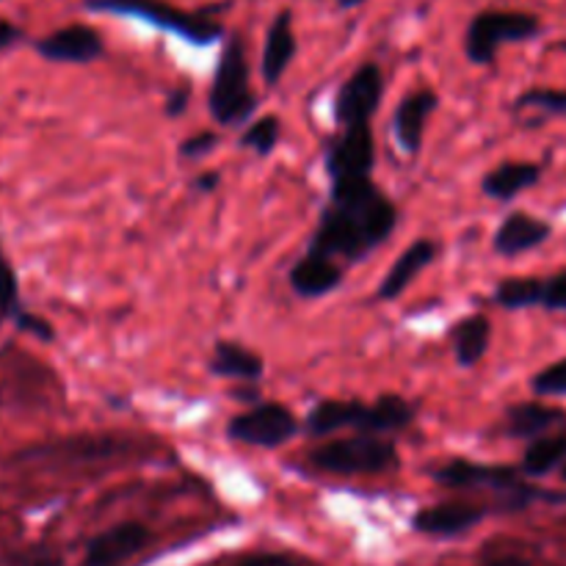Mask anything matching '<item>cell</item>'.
Returning a JSON list of instances; mask_svg holds the SVG:
<instances>
[{
	"label": "cell",
	"mask_w": 566,
	"mask_h": 566,
	"mask_svg": "<svg viewBox=\"0 0 566 566\" xmlns=\"http://www.w3.org/2000/svg\"><path fill=\"white\" fill-rule=\"evenodd\" d=\"M396 227L398 205L374 177H343L329 180V199L307 249L343 265H357L385 247Z\"/></svg>",
	"instance_id": "1"
},
{
	"label": "cell",
	"mask_w": 566,
	"mask_h": 566,
	"mask_svg": "<svg viewBox=\"0 0 566 566\" xmlns=\"http://www.w3.org/2000/svg\"><path fill=\"white\" fill-rule=\"evenodd\" d=\"M415 418H418V409L396 392H385L374 403L357 401V398L352 401L324 398L310 409L302 429L315 440L335 437L337 431L346 429L359 431V434H398V431H407Z\"/></svg>",
	"instance_id": "2"
},
{
	"label": "cell",
	"mask_w": 566,
	"mask_h": 566,
	"mask_svg": "<svg viewBox=\"0 0 566 566\" xmlns=\"http://www.w3.org/2000/svg\"><path fill=\"white\" fill-rule=\"evenodd\" d=\"M434 484L448 490H486L497 495L501 512H523L534 501H566V495L542 492L525 481L523 470L506 468V464H475L468 459H453L431 470Z\"/></svg>",
	"instance_id": "3"
},
{
	"label": "cell",
	"mask_w": 566,
	"mask_h": 566,
	"mask_svg": "<svg viewBox=\"0 0 566 566\" xmlns=\"http://www.w3.org/2000/svg\"><path fill=\"white\" fill-rule=\"evenodd\" d=\"M208 108L216 125L221 127L249 125L252 114L258 111L247 44L238 33H230L221 44L219 64H216L213 81H210Z\"/></svg>",
	"instance_id": "4"
},
{
	"label": "cell",
	"mask_w": 566,
	"mask_h": 566,
	"mask_svg": "<svg viewBox=\"0 0 566 566\" xmlns=\"http://www.w3.org/2000/svg\"><path fill=\"white\" fill-rule=\"evenodd\" d=\"M83 9L149 22L158 31L175 33L182 42L197 44V48H210V44H216L224 36V28L219 22L208 20L205 14L177 9V6L166 3V0H83Z\"/></svg>",
	"instance_id": "5"
},
{
	"label": "cell",
	"mask_w": 566,
	"mask_h": 566,
	"mask_svg": "<svg viewBox=\"0 0 566 566\" xmlns=\"http://www.w3.org/2000/svg\"><path fill=\"white\" fill-rule=\"evenodd\" d=\"M313 468L332 475H379L401 464L398 448L385 434H359L326 440L307 453Z\"/></svg>",
	"instance_id": "6"
},
{
	"label": "cell",
	"mask_w": 566,
	"mask_h": 566,
	"mask_svg": "<svg viewBox=\"0 0 566 566\" xmlns=\"http://www.w3.org/2000/svg\"><path fill=\"white\" fill-rule=\"evenodd\" d=\"M542 33V20L531 11H479L464 31V55L475 66H492L503 44L531 42Z\"/></svg>",
	"instance_id": "7"
},
{
	"label": "cell",
	"mask_w": 566,
	"mask_h": 566,
	"mask_svg": "<svg viewBox=\"0 0 566 566\" xmlns=\"http://www.w3.org/2000/svg\"><path fill=\"white\" fill-rule=\"evenodd\" d=\"M298 431H302V423H298V418L293 415V409L274 401L254 403L252 409L235 415V418L227 423V437H230L232 442L265 448V451L282 448L285 442H291Z\"/></svg>",
	"instance_id": "8"
},
{
	"label": "cell",
	"mask_w": 566,
	"mask_h": 566,
	"mask_svg": "<svg viewBox=\"0 0 566 566\" xmlns=\"http://www.w3.org/2000/svg\"><path fill=\"white\" fill-rule=\"evenodd\" d=\"M324 166L329 180L343 177H374L376 136L370 122L337 125L324 147Z\"/></svg>",
	"instance_id": "9"
},
{
	"label": "cell",
	"mask_w": 566,
	"mask_h": 566,
	"mask_svg": "<svg viewBox=\"0 0 566 566\" xmlns=\"http://www.w3.org/2000/svg\"><path fill=\"white\" fill-rule=\"evenodd\" d=\"M381 99H385V72L376 61H365L337 86L335 103H332L335 125L370 122L379 111Z\"/></svg>",
	"instance_id": "10"
},
{
	"label": "cell",
	"mask_w": 566,
	"mask_h": 566,
	"mask_svg": "<svg viewBox=\"0 0 566 566\" xmlns=\"http://www.w3.org/2000/svg\"><path fill=\"white\" fill-rule=\"evenodd\" d=\"M440 108V94L429 86L403 94L390 119V133L407 158H418L426 144V127Z\"/></svg>",
	"instance_id": "11"
},
{
	"label": "cell",
	"mask_w": 566,
	"mask_h": 566,
	"mask_svg": "<svg viewBox=\"0 0 566 566\" xmlns=\"http://www.w3.org/2000/svg\"><path fill=\"white\" fill-rule=\"evenodd\" d=\"M36 53L53 64H92V61L103 59L105 42L97 28L75 22V25L59 28L39 39Z\"/></svg>",
	"instance_id": "12"
},
{
	"label": "cell",
	"mask_w": 566,
	"mask_h": 566,
	"mask_svg": "<svg viewBox=\"0 0 566 566\" xmlns=\"http://www.w3.org/2000/svg\"><path fill=\"white\" fill-rule=\"evenodd\" d=\"M153 534L142 523H119L114 528L103 531L86 545L83 566H119L127 558L138 556L149 545Z\"/></svg>",
	"instance_id": "13"
},
{
	"label": "cell",
	"mask_w": 566,
	"mask_h": 566,
	"mask_svg": "<svg viewBox=\"0 0 566 566\" xmlns=\"http://www.w3.org/2000/svg\"><path fill=\"white\" fill-rule=\"evenodd\" d=\"M437 254H440V243L431 241V238H418V241L409 243L398 254L396 263L387 269V274L381 276L379 287H376V302H396V298H401L412 287V282L434 263Z\"/></svg>",
	"instance_id": "14"
},
{
	"label": "cell",
	"mask_w": 566,
	"mask_h": 566,
	"mask_svg": "<svg viewBox=\"0 0 566 566\" xmlns=\"http://www.w3.org/2000/svg\"><path fill=\"white\" fill-rule=\"evenodd\" d=\"M486 517L484 506H473V503L448 501L434 503V506L420 509L412 517V528L423 536H434V539H453L468 531H473L481 520Z\"/></svg>",
	"instance_id": "15"
},
{
	"label": "cell",
	"mask_w": 566,
	"mask_h": 566,
	"mask_svg": "<svg viewBox=\"0 0 566 566\" xmlns=\"http://www.w3.org/2000/svg\"><path fill=\"white\" fill-rule=\"evenodd\" d=\"M343 276H346V265L310 249L287 271V282L298 298L329 296L343 285Z\"/></svg>",
	"instance_id": "16"
},
{
	"label": "cell",
	"mask_w": 566,
	"mask_h": 566,
	"mask_svg": "<svg viewBox=\"0 0 566 566\" xmlns=\"http://www.w3.org/2000/svg\"><path fill=\"white\" fill-rule=\"evenodd\" d=\"M553 227L547 221L536 219V216L525 213V210H512L506 219L497 224L495 235H492V249L501 258L512 260L525 252H534L542 243L551 241Z\"/></svg>",
	"instance_id": "17"
},
{
	"label": "cell",
	"mask_w": 566,
	"mask_h": 566,
	"mask_svg": "<svg viewBox=\"0 0 566 566\" xmlns=\"http://www.w3.org/2000/svg\"><path fill=\"white\" fill-rule=\"evenodd\" d=\"M296 28H293V11L285 9L274 17V22L265 31V44H263V59H260V75L269 88L280 86V81L285 77L287 66L296 59Z\"/></svg>",
	"instance_id": "18"
},
{
	"label": "cell",
	"mask_w": 566,
	"mask_h": 566,
	"mask_svg": "<svg viewBox=\"0 0 566 566\" xmlns=\"http://www.w3.org/2000/svg\"><path fill=\"white\" fill-rule=\"evenodd\" d=\"M503 429L509 440H536L551 431L566 429V412L542 401H520L503 412Z\"/></svg>",
	"instance_id": "19"
},
{
	"label": "cell",
	"mask_w": 566,
	"mask_h": 566,
	"mask_svg": "<svg viewBox=\"0 0 566 566\" xmlns=\"http://www.w3.org/2000/svg\"><path fill=\"white\" fill-rule=\"evenodd\" d=\"M542 166L534 160H503L481 177V193L492 202H512L528 188L539 186Z\"/></svg>",
	"instance_id": "20"
},
{
	"label": "cell",
	"mask_w": 566,
	"mask_h": 566,
	"mask_svg": "<svg viewBox=\"0 0 566 566\" xmlns=\"http://www.w3.org/2000/svg\"><path fill=\"white\" fill-rule=\"evenodd\" d=\"M208 370L213 376L232 381H260L265 376V359L254 354L252 348L232 340H219L210 354Z\"/></svg>",
	"instance_id": "21"
},
{
	"label": "cell",
	"mask_w": 566,
	"mask_h": 566,
	"mask_svg": "<svg viewBox=\"0 0 566 566\" xmlns=\"http://www.w3.org/2000/svg\"><path fill=\"white\" fill-rule=\"evenodd\" d=\"M492 346V321L486 315H464L451 326V348L459 368L470 370L486 357Z\"/></svg>",
	"instance_id": "22"
},
{
	"label": "cell",
	"mask_w": 566,
	"mask_h": 566,
	"mask_svg": "<svg viewBox=\"0 0 566 566\" xmlns=\"http://www.w3.org/2000/svg\"><path fill=\"white\" fill-rule=\"evenodd\" d=\"M566 462V431H551V434H542L536 440L528 442L523 453V470L525 479H545L553 470H562Z\"/></svg>",
	"instance_id": "23"
},
{
	"label": "cell",
	"mask_w": 566,
	"mask_h": 566,
	"mask_svg": "<svg viewBox=\"0 0 566 566\" xmlns=\"http://www.w3.org/2000/svg\"><path fill=\"white\" fill-rule=\"evenodd\" d=\"M545 280L539 276H506L492 291V302L503 310H528L542 307Z\"/></svg>",
	"instance_id": "24"
},
{
	"label": "cell",
	"mask_w": 566,
	"mask_h": 566,
	"mask_svg": "<svg viewBox=\"0 0 566 566\" xmlns=\"http://www.w3.org/2000/svg\"><path fill=\"white\" fill-rule=\"evenodd\" d=\"M280 138H282L280 116L263 114L260 119L249 122L247 130H243L241 138H238V147L252 149V153L260 155V158H269V155L276 149V144H280Z\"/></svg>",
	"instance_id": "25"
},
{
	"label": "cell",
	"mask_w": 566,
	"mask_h": 566,
	"mask_svg": "<svg viewBox=\"0 0 566 566\" xmlns=\"http://www.w3.org/2000/svg\"><path fill=\"white\" fill-rule=\"evenodd\" d=\"M514 108H539L551 116H566V88H528L514 99Z\"/></svg>",
	"instance_id": "26"
},
{
	"label": "cell",
	"mask_w": 566,
	"mask_h": 566,
	"mask_svg": "<svg viewBox=\"0 0 566 566\" xmlns=\"http://www.w3.org/2000/svg\"><path fill=\"white\" fill-rule=\"evenodd\" d=\"M531 390L539 398H562L566 396V357L558 363L547 365L531 379Z\"/></svg>",
	"instance_id": "27"
},
{
	"label": "cell",
	"mask_w": 566,
	"mask_h": 566,
	"mask_svg": "<svg viewBox=\"0 0 566 566\" xmlns=\"http://www.w3.org/2000/svg\"><path fill=\"white\" fill-rule=\"evenodd\" d=\"M0 310H3L9 318L20 315V285H17L14 269L6 263L3 252H0Z\"/></svg>",
	"instance_id": "28"
},
{
	"label": "cell",
	"mask_w": 566,
	"mask_h": 566,
	"mask_svg": "<svg viewBox=\"0 0 566 566\" xmlns=\"http://www.w3.org/2000/svg\"><path fill=\"white\" fill-rule=\"evenodd\" d=\"M219 133L216 130H199L193 133V136H188L186 142L177 147V155H180L182 160H199V158H208L210 153H213L216 147H219Z\"/></svg>",
	"instance_id": "29"
},
{
	"label": "cell",
	"mask_w": 566,
	"mask_h": 566,
	"mask_svg": "<svg viewBox=\"0 0 566 566\" xmlns=\"http://www.w3.org/2000/svg\"><path fill=\"white\" fill-rule=\"evenodd\" d=\"M61 564H64V558H61L53 547H44V545H33L20 553H11L9 562H6V566H61Z\"/></svg>",
	"instance_id": "30"
},
{
	"label": "cell",
	"mask_w": 566,
	"mask_h": 566,
	"mask_svg": "<svg viewBox=\"0 0 566 566\" xmlns=\"http://www.w3.org/2000/svg\"><path fill=\"white\" fill-rule=\"evenodd\" d=\"M542 307L553 310V313H566V271H558L551 280H545Z\"/></svg>",
	"instance_id": "31"
},
{
	"label": "cell",
	"mask_w": 566,
	"mask_h": 566,
	"mask_svg": "<svg viewBox=\"0 0 566 566\" xmlns=\"http://www.w3.org/2000/svg\"><path fill=\"white\" fill-rule=\"evenodd\" d=\"M14 324H17V329L28 332V335H33V337H36V340L50 343L55 337L53 326H50L48 321L39 318V315L25 313V310H20V315H17V318H14Z\"/></svg>",
	"instance_id": "32"
},
{
	"label": "cell",
	"mask_w": 566,
	"mask_h": 566,
	"mask_svg": "<svg viewBox=\"0 0 566 566\" xmlns=\"http://www.w3.org/2000/svg\"><path fill=\"white\" fill-rule=\"evenodd\" d=\"M188 103H191V88L188 86H175L169 92V97H166V116L169 119H175V116H182L186 114Z\"/></svg>",
	"instance_id": "33"
},
{
	"label": "cell",
	"mask_w": 566,
	"mask_h": 566,
	"mask_svg": "<svg viewBox=\"0 0 566 566\" xmlns=\"http://www.w3.org/2000/svg\"><path fill=\"white\" fill-rule=\"evenodd\" d=\"M235 566H298L291 556H282V553H258V556H249Z\"/></svg>",
	"instance_id": "34"
},
{
	"label": "cell",
	"mask_w": 566,
	"mask_h": 566,
	"mask_svg": "<svg viewBox=\"0 0 566 566\" xmlns=\"http://www.w3.org/2000/svg\"><path fill=\"white\" fill-rule=\"evenodd\" d=\"M20 39H22V31L14 25V22L0 20V50L11 48V44H17Z\"/></svg>",
	"instance_id": "35"
},
{
	"label": "cell",
	"mask_w": 566,
	"mask_h": 566,
	"mask_svg": "<svg viewBox=\"0 0 566 566\" xmlns=\"http://www.w3.org/2000/svg\"><path fill=\"white\" fill-rule=\"evenodd\" d=\"M219 171H208V175H202V177H197V180H193V188H197V191H202V193H210L213 191L216 186H219Z\"/></svg>",
	"instance_id": "36"
},
{
	"label": "cell",
	"mask_w": 566,
	"mask_h": 566,
	"mask_svg": "<svg viewBox=\"0 0 566 566\" xmlns=\"http://www.w3.org/2000/svg\"><path fill=\"white\" fill-rule=\"evenodd\" d=\"M479 566H531V564L520 556H497V558H492V562H484Z\"/></svg>",
	"instance_id": "37"
},
{
	"label": "cell",
	"mask_w": 566,
	"mask_h": 566,
	"mask_svg": "<svg viewBox=\"0 0 566 566\" xmlns=\"http://www.w3.org/2000/svg\"><path fill=\"white\" fill-rule=\"evenodd\" d=\"M365 0H337V6H340V9H357V6H363Z\"/></svg>",
	"instance_id": "38"
},
{
	"label": "cell",
	"mask_w": 566,
	"mask_h": 566,
	"mask_svg": "<svg viewBox=\"0 0 566 566\" xmlns=\"http://www.w3.org/2000/svg\"><path fill=\"white\" fill-rule=\"evenodd\" d=\"M6 318H9V315H6V313H3V310H0V324H3V321H6Z\"/></svg>",
	"instance_id": "39"
},
{
	"label": "cell",
	"mask_w": 566,
	"mask_h": 566,
	"mask_svg": "<svg viewBox=\"0 0 566 566\" xmlns=\"http://www.w3.org/2000/svg\"><path fill=\"white\" fill-rule=\"evenodd\" d=\"M562 479H564V481H566V462H564V464H562Z\"/></svg>",
	"instance_id": "40"
},
{
	"label": "cell",
	"mask_w": 566,
	"mask_h": 566,
	"mask_svg": "<svg viewBox=\"0 0 566 566\" xmlns=\"http://www.w3.org/2000/svg\"><path fill=\"white\" fill-rule=\"evenodd\" d=\"M562 50H566V42H564V44H562Z\"/></svg>",
	"instance_id": "41"
}]
</instances>
